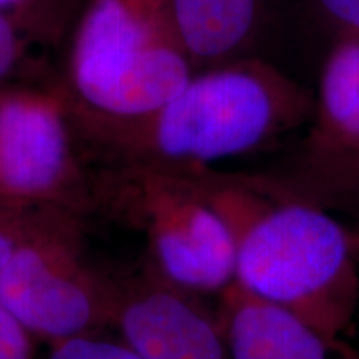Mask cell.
I'll return each mask as SVG.
<instances>
[{
  "mask_svg": "<svg viewBox=\"0 0 359 359\" xmlns=\"http://www.w3.org/2000/svg\"><path fill=\"white\" fill-rule=\"evenodd\" d=\"M208 200L235 241V280L326 339L343 341L359 302L346 226L302 201L268 203L243 177L213 180Z\"/></svg>",
  "mask_w": 359,
  "mask_h": 359,
  "instance_id": "obj_1",
  "label": "cell"
},
{
  "mask_svg": "<svg viewBox=\"0 0 359 359\" xmlns=\"http://www.w3.org/2000/svg\"><path fill=\"white\" fill-rule=\"evenodd\" d=\"M191 77L170 0H83L60 77L75 116L142 118L172 100Z\"/></svg>",
  "mask_w": 359,
  "mask_h": 359,
  "instance_id": "obj_2",
  "label": "cell"
},
{
  "mask_svg": "<svg viewBox=\"0 0 359 359\" xmlns=\"http://www.w3.org/2000/svg\"><path fill=\"white\" fill-rule=\"evenodd\" d=\"M72 118L79 140L109 163L200 170L262 145L275 128L276 110L253 74L215 69L193 75L172 100L142 118Z\"/></svg>",
  "mask_w": 359,
  "mask_h": 359,
  "instance_id": "obj_3",
  "label": "cell"
},
{
  "mask_svg": "<svg viewBox=\"0 0 359 359\" xmlns=\"http://www.w3.org/2000/svg\"><path fill=\"white\" fill-rule=\"evenodd\" d=\"M198 170L109 163L92 177L95 210L143 233L148 264L190 293L235 280V241L201 187Z\"/></svg>",
  "mask_w": 359,
  "mask_h": 359,
  "instance_id": "obj_4",
  "label": "cell"
},
{
  "mask_svg": "<svg viewBox=\"0 0 359 359\" xmlns=\"http://www.w3.org/2000/svg\"><path fill=\"white\" fill-rule=\"evenodd\" d=\"M116 278L85 258L80 215L39 205L29 231L0 273V306L50 343L111 327Z\"/></svg>",
  "mask_w": 359,
  "mask_h": 359,
  "instance_id": "obj_5",
  "label": "cell"
},
{
  "mask_svg": "<svg viewBox=\"0 0 359 359\" xmlns=\"http://www.w3.org/2000/svg\"><path fill=\"white\" fill-rule=\"evenodd\" d=\"M60 79L0 87V200L95 212Z\"/></svg>",
  "mask_w": 359,
  "mask_h": 359,
  "instance_id": "obj_6",
  "label": "cell"
},
{
  "mask_svg": "<svg viewBox=\"0 0 359 359\" xmlns=\"http://www.w3.org/2000/svg\"><path fill=\"white\" fill-rule=\"evenodd\" d=\"M111 327L142 359H230L212 313L198 296L180 288L150 264L115 275Z\"/></svg>",
  "mask_w": 359,
  "mask_h": 359,
  "instance_id": "obj_7",
  "label": "cell"
},
{
  "mask_svg": "<svg viewBox=\"0 0 359 359\" xmlns=\"http://www.w3.org/2000/svg\"><path fill=\"white\" fill-rule=\"evenodd\" d=\"M215 318L230 359H354L344 341H330L290 309L236 280L218 293Z\"/></svg>",
  "mask_w": 359,
  "mask_h": 359,
  "instance_id": "obj_8",
  "label": "cell"
},
{
  "mask_svg": "<svg viewBox=\"0 0 359 359\" xmlns=\"http://www.w3.org/2000/svg\"><path fill=\"white\" fill-rule=\"evenodd\" d=\"M83 0H39L0 7V87L34 83L25 75L43 65L45 55L69 42Z\"/></svg>",
  "mask_w": 359,
  "mask_h": 359,
  "instance_id": "obj_9",
  "label": "cell"
},
{
  "mask_svg": "<svg viewBox=\"0 0 359 359\" xmlns=\"http://www.w3.org/2000/svg\"><path fill=\"white\" fill-rule=\"evenodd\" d=\"M257 0H170L178 43L191 65L230 55L251 32Z\"/></svg>",
  "mask_w": 359,
  "mask_h": 359,
  "instance_id": "obj_10",
  "label": "cell"
},
{
  "mask_svg": "<svg viewBox=\"0 0 359 359\" xmlns=\"http://www.w3.org/2000/svg\"><path fill=\"white\" fill-rule=\"evenodd\" d=\"M293 191L327 213L343 210L359 217V147L313 150L294 168Z\"/></svg>",
  "mask_w": 359,
  "mask_h": 359,
  "instance_id": "obj_11",
  "label": "cell"
},
{
  "mask_svg": "<svg viewBox=\"0 0 359 359\" xmlns=\"http://www.w3.org/2000/svg\"><path fill=\"white\" fill-rule=\"evenodd\" d=\"M327 133L316 147H359V43L339 45L321 80Z\"/></svg>",
  "mask_w": 359,
  "mask_h": 359,
  "instance_id": "obj_12",
  "label": "cell"
},
{
  "mask_svg": "<svg viewBox=\"0 0 359 359\" xmlns=\"http://www.w3.org/2000/svg\"><path fill=\"white\" fill-rule=\"evenodd\" d=\"M39 205L42 203L0 200V273L25 238Z\"/></svg>",
  "mask_w": 359,
  "mask_h": 359,
  "instance_id": "obj_13",
  "label": "cell"
},
{
  "mask_svg": "<svg viewBox=\"0 0 359 359\" xmlns=\"http://www.w3.org/2000/svg\"><path fill=\"white\" fill-rule=\"evenodd\" d=\"M47 359H142L123 341H111L100 334L82 336L53 343Z\"/></svg>",
  "mask_w": 359,
  "mask_h": 359,
  "instance_id": "obj_14",
  "label": "cell"
},
{
  "mask_svg": "<svg viewBox=\"0 0 359 359\" xmlns=\"http://www.w3.org/2000/svg\"><path fill=\"white\" fill-rule=\"evenodd\" d=\"M34 336L0 306V359H32Z\"/></svg>",
  "mask_w": 359,
  "mask_h": 359,
  "instance_id": "obj_15",
  "label": "cell"
},
{
  "mask_svg": "<svg viewBox=\"0 0 359 359\" xmlns=\"http://www.w3.org/2000/svg\"><path fill=\"white\" fill-rule=\"evenodd\" d=\"M336 20L359 30V0H320Z\"/></svg>",
  "mask_w": 359,
  "mask_h": 359,
  "instance_id": "obj_16",
  "label": "cell"
},
{
  "mask_svg": "<svg viewBox=\"0 0 359 359\" xmlns=\"http://www.w3.org/2000/svg\"><path fill=\"white\" fill-rule=\"evenodd\" d=\"M348 238H349V246H351L353 258L356 259V264L359 268V223L354 226H346Z\"/></svg>",
  "mask_w": 359,
  "mask_h": 359,
  "instance_id": "obj_17",
  "label": "cell"
},
{
  "mask_svg": "<svg viewBox=\"0 0 359 359\" xmlns=\"http://www.w3.org/2000/svg\"><path fill=\"white\" fill-rule=\"evenodd\" d=\"M39 2V0H0V7H13V6H24V4Z\"/></svg>",
  "mask_w": 359,
  "mask_h": 359,
  "instance_id": "obj_18",
  "label": "cell"
},
{
  "mask_svg": "<svg viewBox=\"0 0 359 359\" xmlns=\"http://www.w3.org/2000/svg\"><path fill=\"white\" fill-rule=\"evenodd\" d=\"M354 359H359V354H358V356H356V358H354Z\"/></svg>",
  "mask_w": 359,
  "mask_h": 359,
  "instance_id": "obj_19",
  "label": "cell"
}]
</instances>
